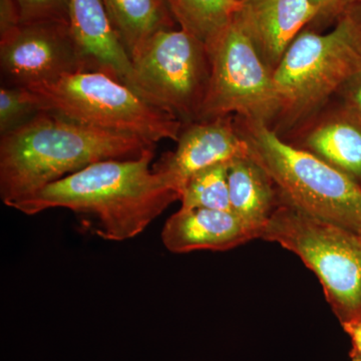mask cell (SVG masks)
Segmentation results:
<instances>
[{"label": "cell", "instance_id": "1", "mask_svg": "<svg viewBox=\"0 0 361 361\" xmlns=\"http://www.w3.org/2000/svg\"><path fill=\"white\" fill-rule=\"evenodd\" d=\"M154 152L132 160L92 164L11 208L30 216L49 209H68L85 231L99 238H135L171 204L180 201V195L151 167Z\"/></svg>", "mask_w": 361, "mask_h": 361}, {"label": "cell", "instance_id": "2", "mask_svg": "<svg viewBox=\"0 0 361 361\" xmlns=\"http://www.w3.org/2000/svg\"><path fill=\"white\" fill-rule=\"evenodd\" d=\"M156 144L129 134L82 125L42 111L0 140V197L13 207L87 166L132 160L155 151Z\"/></svg>", "mask_w": 361, "mask_h": 361}, {"label": "cell", "instance_id": "3", "mask_svg": "<svg viewBox=\"0 0 361 361\" xmlns=\"http://www.w3.org/2000/svg\"><path fill=\"white\" fill-rule=\"evenodd\" d=\"M235 123L281 200L361 236V187L355 180L289 144L269 126L237 116Z\"/></svg>", "mask_w": 361, "mask_h": 361}, {"label": "cell", "instance_id": "4", "mask_svg": "<svg viewBox=\"0 0 361 361\" xmlns=\"http://www.w3.org/2000/svg\"><path fill=\"white\" fill-rule=\"evenodd\" d=\"M361 59V32L348 18L329 32L306 28L273 71L279 113L272 129L280 137L331 101Z\"/></svg>", "mask_w": 361, "mask_h": 361}, {"label": "cell", "instance_id": "5", "mask_svg": "<svg viewBox=\"0 0 361 361\" xmlns=\"http://www.w3.org/2000/svg\"><path fill=\"white\" fill-rule=\"evenodd\" d=\"M25 87L37 94L44 111L97 129L137 135L154 144L177 142L184 127L175 116L103 71H78Z\"/></svg>", "mask_w": 361, "mask_h": 361}, {"label": "cell", "instance_id": "6", "mask_svg": "<svg viewBox=\"0 0 361 361\" xmlns=\"http://www.w3.org/2000/svg\"><path fill=\"white\" fill-rule=\"evenodd\" d=\"M260 238L303 261L343 323L361 319V236L299 210L278 197Z\"/></svg>", "mask_w": 361, "mask_h": 361}, {"label": "cell", "instance_id": "7", "mask_svg": "<svg viewBox=\"0 0 361 361\" xmlns=\"http://www.w3.org/2000/svg\"><path fill=\"white\" fill-rule=\"evenodd\" d=\"M132 63L140 96L184 126L200 121L211 77L203 42L182 28L161 30Z\"/></svg>", "mask_w": 361, "mask_h": 361}, {"label": "cell", "instance_id": "8", "mask_svg": "<svg viewBox=\"0 0 361 361\" xmlns=\"http://www.w3.org/2000/svg\"><path fill=\"white\" fill-rule=\"evenodd\" d=\"M211 77L200 121L236 115L272 128L279 113L273 73L234 20L207 47Z\"/></svg>", "mask_w": 361, "mask_h": 361}, {"label": "cell", "instance_id": "9", "mask_svg": "<svg viewBox=\"0 0 361 361\" xmlns=\"http://www.w3.org/2000/svg\"><path fill=\"white\" fill-rule=\"evenodd\" d=\"M0 66L9 85L18 87L92 71L66 21L20 23L0 37Z\"/></svg>", "mask_w": 361, "mask_h": 361}, {"label": "cell", "instance_id": "10", "mask_svg": "<svg viewBox=\"0 0 361 361\" xmlns=\"http://www.w3.org/2000/svg\"><path fill=\"white\" fill-rule=\"evenodd\" d=\"M248 156L250 148L237 129L235 116H222L184 126L177 148L161 157L153 169L180 198L192 176Z\"/></svg>", "mask_w": 361, "mask_h": 361}, {"label": "cell", "instance_id": "11", "mask_svg": "<svg viewBox=\"0 0 361 361\" xmlns=\"http://www.w3.org/2000/svg\"><path fill=\"white\" fill-rule=\"evenodd\" d=\"M282 139L322 159L361 187V120L336 97Z\"/></svg>", "mask_w": 361, "mask_h": 361}, {"label": "cell", "instance_id": "12", "mask_svg": "<svg viewBox=\"0 0 361 361\" xmlns=\"http://www.w3.org/2000/svg\"><path fill=\"white\" fill-rule=\"evenodd\" d=\"M315 18L310 0H240L234 21L273 73L294 39Z\"/></svg>", "mask_w": 361, "mask_h": 361}, {"label": "cell", "instance_id": "13", "mask_svg": "<svg viewBox=\"0 0 361 361\" xmlns=\"http://www.w3.org/2000/svg\"><path fill=\"white\" fill-rule=\"evenodd\" d=\"M261 231L232 211L182 209L164 226L161 241L176 254L227 251L260 238Z\"/></svg>", "mask_w": 361, "mask_h": 361}, {"label": "cell", "instance_id": "14", "mask_svg": "<svg viewBox=\"0 0 361 361\" xmlns=\"http://www.w3.org/2000/svg\"><path fill=\"white\" fill-rule=\"evenodd\" d=\"M68 23L90 70L108 73L140 94L132 59L103 0H68Z\"/></svg>", "mask_w": 361, "mask_h": 361}, {"label": "cell", "instance_id": "15", "mask_svg": "<svg viewBox=\"0 0 361 361\" xmlns=\"http://www.w3.org/2000/svg\"><path fill=\"white\" fill-rule=\"evenodd\" d=\"M232 212L261 232L278 204L274 183L251 156L230 163L228 170Z\"/></svg>", "mask_w": 361, "mask_h": 361}, {"label": "cell", "instance_id": "16", "mask_svg": "<svg viewBox=\"0 0 361 361\" xmlns=\"http://www.w3.org/2000/svg\"><path fill=\"white\" fill-rule=\"evenodd\" d=\"M130 59L154 35L176 28L165 0H103Z\"/></svg>", "mask_w": 361, "mask_h": 361}, {"label": "cell", "instance_id": "17", "mask_svg": "<svg viewBox=\"0 0 361 361\" xmlns=\"http://www.w3.org/2000/svg\"><path fill=\"white\" fill-rule=\"evenodd\" d=\"M176 23L208 47L228 27L240 0H165Z\"/></svg>", "mask_w": 361, "mask_h": 361}, {"label": "cell", "instance_id": "18", "mask_svg": "<svg viewBox=\"0 0 361 361\" xmlns=\"http://www.w3.org/2000/svg\"><path fill=\"white\" fill-rule=\"evenodd\" d=\"M229 165L219 164L192 176L180 194V208L232 211L228 185Z\"/></svg>", "mask_w": 361, "mask_h": 361}, {"label": "cell", "instance_id": "19", "mask_svg": "<svg viewBox=\"0 0 361 361\" xmlns=\"http://www.w3.org/2000/svg\"><path fill=\"white\" fill-rule=\"evenodd\" d=\"M42 109L39 97L27 87L18 85H2L0 89V134L18 129Z\"/></svg>", "mask_w": 361, "mask_h": 361}, {"label": "cell", "instance_id": "20", "mask_svg": "<svg viewBox=\"0 0 361 361\" xmlns=\"http://www.w3.org/2000/svg\"><path fill=\"white\" fill-rule=\"evenodd\" d=\"M20 23L40 21L68 23V0H16Z\"/></svg>", "mask_w": 361, "mask_h": 361}, {"label": "cell", "instance_id": "21", "mask_svg": "<svg viewBox=\"0 0 361 361\" xmlns=\"http://www.w3.org/2000/svg\"><path fill=\"white\" fill-rule=\"evenodd\" d=\"M316 11V18L310 30L322 32L324 28L336 25L361 2V0H310Z\"/></svg>", "mask_w": 361, "mask_h": 361}, {"label": "cell", "instance_id": "22", "mask_svg": "<svg viewBox=\"0 0 361 361\" xmlns=\"http://www.w3.org/2000/svg\"><path fill=\"white\" fill-rule=\"evenodd\" d=\"M334 97L361 120V59Z\"/></svg>", "mask_w": 361, "mask_h": 361}, {"label": "cell", "instance_id": "23", "mask_svg": "<svg viewBox=\"0 0 361 361\" xmlns=\"http://www.w3.org/2000/svg\"><path fill=\"white\" fill-rule=\"evenodd\" d=\"M20 25V16L16 0H0V37Z\"/></svg>", "mask_w": 361, "mask_h": 361}, {"label": "cell", "instance_id": "24", "mask_svg": "<svg viewBox=\"0 0 361 361\" xmlns=\"http://www.w3.org/2000/svg\"><path fill=\"white\" fill-rule=\"evenodd\" d=\"M344 329L350 334L353 342V361H361V319L343 323Z\"/></svg>", "mask_w": 361, "mask_h": 361}, {"label": "cell", "instance_id": "25", "mask_svg": "<svg viewBox=\"0 0 361 361\" xmlns=\"http://www.w3.org/2000/svg\"><path fill=\"white\" fill-rule=\"evenodd\" d=\"M344 18H348L361 32V2L353 7Z\"/></svg>", "mask_w": 361, "mask_h": 361}]
</instances>
